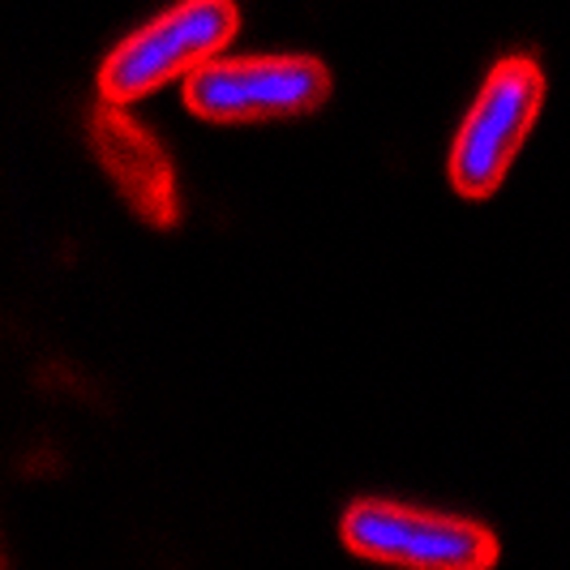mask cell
Returning <instances> with one entry per match:
<instances>
[{"mask_svg": "<svg viewBox=\"0 0 570 570\" xmlns=\"http://www.w3.org/2000/svg\"><path fill=\"white\" fill-rule=\"evenodd\" d=\"M541 104L544 73L537 60L507 57L493 65L451 150V180L463 198H489L507 180Z\"/></svg>", "mask_w": 570, "mask_h": 570, "instance_id": "2", "label": "cell"}, {"mask_svg": "<svg viewBox=\"0 0 570 570\" xmlns=\"http://www.w3.org/2000/svg\"><path fill=\"white\" fill-rule=\"evenodd\" d=\"M331 95V69L314 57L206 60L185 78V104L202 120H275L305 116Z\"/></svg>", "mask_w": 570, "mask_h": 570, "instance_id": "4", "label": "cell"}, {"mask_svg": "<svg viewBox=\"0 0 570 570\" xmlns=\"http://www.w3.org/2000/svg\"><path fill=\"white\" fill-rule=\"evenodd\" d=\"M90 150L125 194L129 210L150 228L176 224V171L159 138L142 129L120 104H99L90 112Z\"/></svg>", "mask_w": 570, "mask_h": 570, "instance_id": "5", "label": "cell"}, {"mask_svg": "<svg viewBox=\"0 0 570 570\" xmlns=\"http://www.w3.org/2000/svg\"><path fill=\"white\" fill-rule=\"evenodd\" d=\"M343 544L356 558L421 570H485L498 562V537L455 514L407 511L395 502H356L343 514Z\"/></svg>", "mask_w": 570, "mask_h": 570, "instance_id": "3", "label": "cell"}, {"mask_svg": "<svg viewBox=\"0 0 570 570\" xmlns=\"http://www.w3.org/2000/svg\"><path fill=\"white\" fill-rule=\"evenodd\" d=\"M240 27L236 0H180L150 27L134 30L99 69V95L108 104H134L171 78H189L215 60Z\"/></svg>", "mask_w": 570, "mask_h": 570, "instance_id": "1", "label": "cell"}]
</instances>
